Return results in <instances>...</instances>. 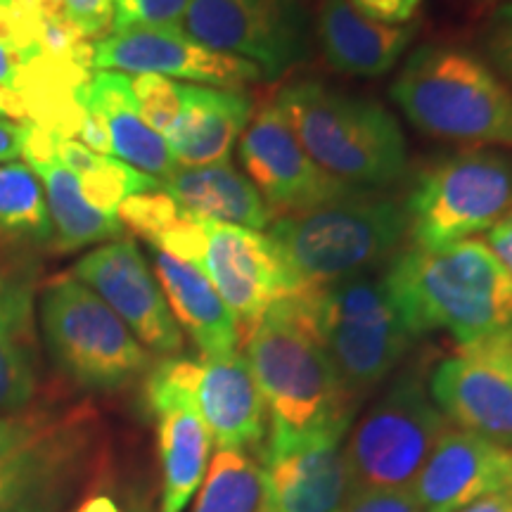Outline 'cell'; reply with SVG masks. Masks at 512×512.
<instances>
[{"label": "cell", "instance_id": "cell-1", "mask_svg": "<svg viewBox=\"0 0 512 512\" xmlns=\"http://www.w3.org/2000/svg\"><path fill=\"white\" fill-rule=\"evenodd\" d=\"M245 358L271 420L266 451L344 437L358 403L320 342L304 292L264 313L247 335Z\"/></svg>", "mask_w": 512, "mask_h": 512}, {"label": "cell", "instance_id": "cell-2", "mask_svg": "<svg viewBox=\"0 0 512 512\" xmlns=\"http://www.w3.org/2000/svg\"><path fill=\"white\" fill-rule=\"evenodd\" d=\"M384 268L415 337L444 330L470 347L512 332V273L486 242L411 247Z\"/></svg>", "mask_w": 512, "mask_h": 512}, {"label": "cell", "instance_id": "cell-3", "mask_svg": "<svg viewBox=\"0 0 512 512\" xmlns=\"http://www.w3.org/2000/svg\"><path fill=\"white\" fill-rule=\"evenodd\" d=\"M273 102L306 155L337 181L377 192L406 174V136L377 100L306 79L285 86Z\"/></svg>", "mask_w": 512, "mask_h": 512}, {"label": "cell", "instance_id": "cell-4", "mask_svg": "<svg viewBox=\"0 0 512 512\" xmlns=\"http://www.w3.org/2000/svg\"><path fill=\"white\" fill-rule=\"evenodd\" d=\"M389 93L427 136L512 150V88L470 50L425 43L408 55Z\"/></svg>", "mask_w": 512, "mask_h": 512}, {"label": "cell", "instance_id": "cell-5", "mask_svg": "<svg viewBox=\"0 0 512 512\" xmlns=\"http://www.w3.org/2000/svg\"><path fill=\"white\" fill-rule=\"evenodd\" d=\"M100 420L88 403L0 415V512H62L100 465Z\"/></svg>", "mask_w": 512, "mask_h": 512}, {"label": "cell", "instance_id": "cell-6", "mask_svg": "<svg viewBox=\"0 0 512 512\" xmlns=\"http://www.w3.org/2000/svg\"><path fill=\"white\" fill-rule=\"evenodd\" d=\"M408 235L406 204L382 192L278 216L268 238L278 247L302 292L380 268Z\"/></svg>", "mask_w": 512, "mask_h": 512}, {"label": "cell", "instance_id": "cell-7", "mask_svg": "<svg viewBox=\"0 0 512 512\" xmlns=\"http://www.w3.org/2000/svg\"><path fill=\"white\" fill-rule=\"evenodd\" d=\"M304 294L320 342L356 403L399 368L418 339L384 266Z\"/></svg>", "mask_w": 512, "mask_h": 512}, {"label": "cell", "instance_id": "cell-8", "mask_svg": "<svg viewBox=\"0 0 512 512\" xmlns=\"http://www.w3.org/2000/svg\"><path fill=\"white\" fill-rule=\"evenodd\" d=\"M38 328L55 368L83 392H119L152 368L124 320L72 273L41 285Z\"/></svg>", "mask_w": 512, "mask_h": 512}, {"label": "cell", "instance_id": "cell-9", "mask_svg": "<svg viewBox=\"0 0 512 512\" xmlns=\"http://www.w3.org/2000/svg\"><path fill=\"white\" fill-rule=\"evenodd\" d=\"M152 247L200 268L238 320L240 337H247L278 299L302 294L278 247L261 230L204 221L183 209Z\"/></svg>", "mask_w": 512, "mask_h": 512}, {"label": "cell", "instance_id": "cell-10", "mask_svg": "<svg viewBox=\"0 0 512 512\" xmlns=\"http://www.w3.org/2000/svg\"><path fill=\"white\" fill-rule=\"evenodd\" d=\"M403 204L413 247L472 240L512 209V157L489 147L441 157L420 171Z\"/></svg>", "mask_w": 512, "mask_h": 512}, {"label": "cell", "instance_id": "cell-11", "mask_svg": "<svg viewBox=\"0 0 512 512\" xmlns=\"http://www.w3.org/2000/svg\"><path fill=\"white\" fill-rule=\"evenodd\" d=\"M451 427L418 370L396 377L342 448L354 489H408Z\"/></svg>", "mask_w": 512, "mask_h": 512}, {"label": "cell", "instance_id": "cell-12", "mask_svg": "<svg viewBox=\"0 0 512 512\" xmlns=\"http://www.w3.org/2000/svg\"><path fill=\"white\" fill-rule=\"evenodd\" d=\"M181 29L202 46L254 62L266 81L280 79L311 50L299 0H192Z\"/></svg>", "mask_w": 512, "mask_h": 512}, {"label": "cell", "instance_id": "cell-13", "mask_svg": "<svg viewBox=\"0 0 512 512\" xmlns=\"http://www.w3.org/2000/svg\"><path fill=\"white\" fill-rule=\"evenodd\" d=\"M240 162L273 219L370 192L356 190L325 174L299 145L275 102L261 105L249 121L240 138Z\"/></svg>", "mask_w": 512, "mask_h": 512}, {"label": "cell", "instance_id": "cell-14", "mask_svg": "<svg viewBox=\"0 0 512 512\" xmlns=\"http://www.w3.org/2000/svg\"><path fill=\"white\" fill-rule=\"evenodd\" d=\"M430 396L451 425L512 448V332L444 358L430 377Z\"/></svg>", "mask_w": 512, "mask_h": 512}, {"label": "cell", "instance_id": "cell-15", "mask_svg": "<svg viewBox=\"0 0 512 512\" xmlns=\"http://www.w3.org/2000/svg\"><path fill=\"white\" fill-rule=\"evenodd\" d=\"M72 275L91 287L150 354L174 358L183 354L185 339L171 313L157 275L136 240L119 238L83 254Z\"/></svg>", "mask_w": 512, "mask_h": 512}, {"label": "cell", "instance_id": "cell-16", "mask_svg": "<svg viewBox=\"0 0 512 512\" xmlns=\"http://www.w3.org/2000/svg\"><path fill=\"white\" fill-rule=\"evenodd\" d=\"M93 72L157 74L181 83L242 91L264 79L254 62L211 50L183 29L136 27L112 31L91 46Z\"/></svg>", "mask_w": 512, "mask_h": 512}, {"label": "cell", "instance_id": "cell-17", "mask_svg": "<svg viewBox=\"0 0 512 512\" xmlns=\"http://www.w3.org/2000/svg\"><path fill=\"white\" fill-rule=\"evenodd\" d=\"M159 368L188 392L219 448H254L266 437V403L247 358H164Z\"/></svg>", "mask_w": 512, "mask_h": 512}, {"label": "cell", "instance_id": "cell-18", "mask_svg": "<svg viewBox=\"0 0 512 512\" xmlns=\"http://www.w3.org/2000/svg\"><path fill=\"white\" fill-rule=\"evenodd\" d=\"M411 491L422 512H458L489 494L512 491V448L451 425Z\"/></svg>", "mask_w": 512, "mask_h": 512}, {"label": "cell", "instance_id": "cell-19", "mask_svg": "<svg viewBox=\"0 0 512 512\" xmlns=\"http://www.w3.org/2000/svg\"><path fill=\"white\" fill-rule=\"evenodd\" d=\"M41 266L31 256L0 261V415L31 406L41 382Z\"/></svg>", "mask_w": 512, "mask_h": 512}, {"label": "cell", "instance_id": "cell-20", "mask_svg": "<svg viewBox=\"0 0 512 512\" xmlns=\"http://www.w3.org/2000/svg\"><path fill=\"white\" fill-rule=\"evenodd\" d=\"M145 399L157 420L159 460H162V505L159 512H183L200 489L209 467L211 434L192 406L188 392L162 368L152 366Z\"/></svg>", "mask_w": 512, "mask_h": 512}, {"label": "cell", "instance_id": "cell-21", "mask_svg": "<svg viewBox=\"0 0 512 512\" xmlns=\"http://www.w3.org/2000/svg\"><path fill=\"white\" fill-rule=\"evenodd\" d=\"M273 512H339L354 491L342 439L261 451Z\"/></svg>", "mask_w": 512, "mask_h": 512}, {"label": "cell", "instance_id": "cell-22", "mask_svg": "<svg viewBox=\"0 0 512 512\" xmlns=\"http://www.w3.org/2000/svg\"><path fill=\"white\" fill-rule=\"evenodd\" d=\"M415 24H382L361 15L349 0H320L316 36L337 72L377 79L399 64L415 38Z\"/></svg>", "mask_w": 512, "mask_h": 512}, {"label": "cell", "instance_id": "cell-23", "mask_svg": "<svg viewBox=\"0 0 512 512\" xmlns=\"http://www.w3.org/2000/svg\"><path fill=\"white\" fill-rule=\"evenodd\" d=\"M249 121V95L230 88L183 83L181 112L164 138L178 166L228 164Z\"/></svg>", "mask_w": 512, "mask_h": 512}, {"label": "cell", "instance_id": "cell-24", "mask_svg": "<svg viewBox=\"0 0 512 512\" xmlns=\"http://www.w3.org/2000/svg\"><path fill=\"white\" fill-rule=\"evenodd\" d=\"M152 266L178 328L195 342L200 354L204 358L235 354L242 339L238 320L200 268L157 249L152 252Z\"/></svg>", "mask_w": 512, "mask_h": 512}, {"label": "cell", "instance_id": "cell-25", "mask_svg": "<svg viewBox=\"0 0 512 512\" xmlns=\"http://www.w3.org/2000/svg\"><path fill=\"white\" fill-rule=\"evenodd\" d=\"M159 190L204 221L264 230L273 214L245 174L230 164L176 166L159 178Z\"/></svg>", "mask_w": 512, "mask_h": 512}, {"label": "cell", "instance_id": "cell-26", "mask_svg": "<svg viewBox=\"0 0 512 512\" xmlns=\"http://www.w3.org/2000/svg\"><path fill=\"white\" fill-rule=\"evenodd\" d=\"M22 159L31 166V171L41 181L43 195H46L50 226H53L50 247L55 252H79V249L124 238L126 226L119 216L102 214L93 204H88L81 192L79 178L48 150L31 143L29 136L24 143Z\"/></svg>", "mask_w": 512, "mask_h": 512}, {"label": "cell", "instance_id": "cell-27", "mask_svg": "<svg viewBox=\"0 0 512 512\" xmlns=\"http://www.w3.org/2000/svg\"><path fill=\"white\" fill-rule=\"evenodd\" d=\"M81 93L105 117L112 157L131 164L143 174L155 176L157 181L176 169L178 164L166 138L147 126L138 114L131 93V76L121 72H93L91 79L83 83Z\"/></svg>", "mask_w": 512, "mask_h": 512}, {"label": "cell", "instance_id": "cell-28", "mask_svg": "<svg viewBox=\"0 0 512 512\" xmlns=\"http://www.w3.org/2000/svg\"><path fill=\"white\" fill-rule=\"evenodd\" d=\"M29 140L48 150L55 159H60L79 178L86 202L93 204L102 214L119 216L117 211L128 197L159 190V181L155 176L143 174V171L133 169L131 164L121 162L112 155H100V152L88 150L79 140L62 136V133L50 131V128L31 124Z\"/></svg>", "mask_w": 512, "mask_h": 512}, {"label": "cell", "instance_id": "cell-29", "mask_svg": "<svg viewBox=\"0 0 512 512\" xmlns=\"http://www.w3.org/2000/svg\"><path fill=\"white\" fill-rule=\"evenodd\" d=\"M192 512H273L261 460L245 448H219L204 472Z\"/></svg>", "mask_w": 512, "mask_h": 512}, {"label": "cell", "instance_id": "cell-30", "mask_svg": "<svg viewBox=\"0 0 512 512\" xmlns=\"http://www.w3.org/2000/svg\"><path fill=\"white\" fill-rule=\"evenodd\" d=\"M53 226L46 195L31 166L0 164V249L50 247Z\"/></svg>", "mask_w": 512, "mask_h": 512}, {"label": "cell", "instance_id": "cell-31", "mask_svg": "<svg viewBox=\"0 0 512 512\" xmlns=\"http://www.w3.org/2000/svg\"><path fill=\"white\" fill-rule=\"evenodd\" d=\"M131 93L145 124L166 136L181 112L183 83L157 74H133Z\"/></svg>", "mask_w": 512, "mask_h": 512}, {"label": "cell", "instance_id": "cell-32", "mask_svg": "<svg viewBox=\"0 0 512 512\" xmlns=\"http://www.w3.org/2000/svg\"><path fill=\"white\" fill-rule=\"evenodd\" d=\"M190 5L192 0H119L114 5L112 31L136 27L181 29L183 17Z\"/></svg>", "mask_w": 512, "mask_h": 512}, {"label": "cell", "instance_id": "cell-33", "mask_svg": "<svg viewBox=\"0 0 512 512\" xmlns=\"http://www.w3.org/2000/svg\"><path fill=\"white\" fill-rule=\"evenodd\" d=\"M482 46L489 67L512 86V0L498 5L484 24Z\"/></svg>", "mask_w": 512, "mask_h": 512}, {"label": "cell", "instance_id": "cell-34", "mask_svg": "<svg viewBox=\"0 0 512 512\" xmlns=\"http://www.w3.org/2000/svg\"><path fill=\"white\" fill-rule=\"evenodd\" d=\"M60 17L83 41L95 43L112 31L114 3L112 0H62Z\"/></svg>", "mask_w": 512, "mask_h": 512}, {"label": "cell", "instance_id": "cell-35", "mask_svg": "<svg viewBox=\"0 0 512 512\" xmlns=\"http://www.w3.org/2000/svg\"><path fill=\"white\" fill-rule=\"evenodd\" d=\"M339 512H422L408 489H354Z\"/></svg>", "mask_w": 512, "mask_h": 512}, {"label": "cell", "instance_id": "cell-36", "mask_svg": "<svg viewBox=\"0 0 512 512\" xmlns=\"http://www.w3.org/2000/svg\"><path fill=\"white\" fill-rule=\"evenodd\" d=\"M354 8L382 24H411L422 0H349Z\"/></svg>", "mask_w": 512, "mask_h": 512}, {"label": "cell", "instance_id": "cell-37", "mask_svg": "<svg viewBox=\"0 0 512 512\" xmlns=\"http://www.w3.org/2000/svg\"><path fill=\"white\" fill-rule=\"evenodd\" d=\"M29 121L0 119V164L15 162L22 157L29 136Z\"/></svg>", "mask_w": 512, "mask_h": 512}, {"label": "cell", "instance_id": "cell-38", "mask_svg": "<svg viewBox=\"0 0 512 512\" xmlns=\"http://www.w3.org/2000/svg\"><path fill=\"white\" fill-rule=\"evenodd\" d=\"M486 245L494 249V254L512 273V209L496 223L494 228L486 230Z\"/></svg>", "mask_w": 512, "mask_h": 512}, {"label": "cell", "instance_id": "cell-39", "mask_svg": "<svg viewBox=\"0 0 512 512\" xmlns=\"http://www.w3.org/2000/svg\"><path fill=\"white\" fill-rule=\"evenodd\" d=\"M458 512H512V491H498V494H489L479 501L470 503L467 508Z\"/></svg>", "mask_w": 512, "mask_h": 512}, {"label": "cell", "instance_id": "cell-40", "mask_svg": "<svg viewBox=\"0 0 512 512\" xmlns=\"http://www.w3.org/2000/svg\"><path fill=\"white\" fill-rule=\"evenodd\" d=\"M74 512H124V510L119 508V503L114 501L112 496L95 494V496H88Z\"/></svg>", "mask_w": 512, "mask_h": 512}, {"label": "cell", "instance_id": "cell-41", "mask_svg": "<svg viewBox=\"0 0 512 512\" xmlns=\"http://www.w3.org/2000/svg\"><path fill=\"white\" fill-rule=\"evenodd\" d=\"M10 5V0H0V10H5Z\"/></svg>", "mask_w": 512, "mask_h": 512}, {"label": "cell", "instance_id": "cell-42", "mask_svg": "<svg viewBox=\"0 0 512 512\" xmlns=\"http://www.w3.org/2000/svg\"><path fill=\"white\" fill-rule=\"evenodd\" d=\"M0 119H8V117H5V112H3V110H0Z\"/></svg>", "mask_w": 512, "mask_h": 512}, {"label": "cell", "instance_id": "cell-43", "mask_svg": "<svg viewBox=\"0 0 512 512\" xmlns=\"http://www.w3.org/2000/svg\"><path fill=\"white\" fill-rule=\"evenodd\" d=\"M112 3H114V5H117V3H119V0H112Z\"/></svg>", "mask_w": 512, "mask_h": 512}, {"label": "cell", "instance_id": "cell-44", "mask_svg": "<svg viewBox=\"0 0 512 512\" xmlns=\"http://www.w3.org/2000/svg\"><path fill=\"white\" fill-rule=\"evenodd\" d=\"M489 3H494V0H489Z\"/></svg>", "mask_w": 512, "mask_h": 512}]
</instances>
